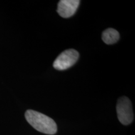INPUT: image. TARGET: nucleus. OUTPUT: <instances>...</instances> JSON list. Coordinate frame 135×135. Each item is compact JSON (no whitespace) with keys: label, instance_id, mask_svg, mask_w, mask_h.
Returning <instances> with one entry per match:
<instances>
[{"label":"nucleus","instance_id":"5","mask_svg":"<svg viewBox=\"0 0 135 135\" xmlns=\"http://www.w3.org/2000/svg\"><path fill=\"white\" fill-rule=\"evenodd\" d=\"M119 39V34L113 28H108L102 33V40L107 45H112Z\"/></svg>","mask_w":135,"mask_h":135},{"label":"nucleus","instance_id":"1","mask_svg":"<svg viewBox=\"0 0 135 135\" xmlns=\"http://www.w3.org/2000/svg\"><path fill=\"white\" fill-rule=\"evenodd\" d=\"M25 118L30 125L40 132L47 134H55L57 126L52 118L38 111L28 109L25 113Z\"/></svg>","mask_w":135,"mask_h":135},{"label":"nucleus","instance_id":"2","mask_svg":"<svg viewBox=\"0 0 135 135\" xmlns=\"http://www.w3.org/2000/svg\"><path fill=\"white\" fill-rule=\"evenodd\" d=\"M116 112L119 121L124 125L131 124L134 119L131 101L126 97H121L118 100Z\"/></svg>","mask_w":135,"mask_h":135},{"label":"nucleus","instance_id":"4","mask_svg":"<svg viewBox=\"0 0 135 135\" xmlns=\"http://www.w3.org/2000/svg\"><path fill=\"white\" fill-rule=\"evenodd\" d=\"M80 3L79 0H61L58 3L57 11L63 18H70L75 15Z\"/></svg>","mask_w":135,"mask_h":135},{"label":"nucleus","instance_id":"3","mask_svg":"<svg viewBox=\"0 0 135 135\" xmlns=\"http://www.w3.org/2000/svg\"><path fill=\"white\" fill-rule=\"evenodd\" d=\"M78 58L79 53L76 50L73 49L65 50L56 59L53 63V67L60 71L67 70L76 63Z\"/></svg>","mask_w":135,"mask_h":135}]
</instances>
